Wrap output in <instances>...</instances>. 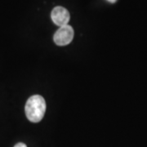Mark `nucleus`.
Returning a JSON list of instances; mask_svg holds the SVG:
<instances>
[{
  "label": "nucleus",
  "instance_id": "obj_1",
  "mask_svg": "<svg viewBox=\"0 0 147 147\" xmlns=\"http://www.w3.org/2000/svg\"><path fill=\"white\" fill-rule=\"evenodd\" d=\"M25 111L27 119L32 123L42 120L46 111V102L40 95H34L27 100Z\"/></svg>",
  "mask_w": 147,
  "mask_h": 147
},
{
  "label": "nucleus",
  "instance_id": "obj_2",
  "mask_svg": "<svg viewBox=\"0 0 147 147\" xmlns=\"http://www.w3.org/2000/svg\"><path fill=\"white\" fill-rule=\"evenodd\" d=\"M74 38V30L69 25L60 27L54 34L53 40L58 46H65L72 42Z\"/></svg>",
  "mask_w": 147,
  "mask_h": 147
},
{
  "label": "nucleus",
  "instance_id": "obj_3",
  "mask_svg": "<svg viewBox=\"0 0 147 147\" xmlns=\"http://www.w3.org/2000/svg\"><path fill=\"white\" fill-rule=\"evenodd\" d=\"M51 18L55 25L61 27L68 25L70 19V15L66 8L58 6L52 11Z\"/></svg>",
  "mask_w": 147,
  "mask_h": 147
},
{
  "label": "nucleus",
  "instance_id": "obj_4",
  "mask_svg": "<svg viewBox=\"0 0 147 147\" xmlns=\"http://www.w3.org/2000/svg\"><path fill=\"white\" fill-rule=\"evenodd\" d=\"M14 147H27L26 145L25 144V143H22V142H19V143H17L15 145V146Z\"/></svg>",
  "mask_w": 147,
  "mask_h": 147
},
{
  "label": "nucleus",
  "instance_id": "obj_5",
  "mask_svg": "<svg viewBox=\"0 0 147 147\" xmlns=\"http://www.w3.org/2000/svg\"><path fill=\"white\" fill-rule=\"evenodd\" d=\"M108 2H110V3H115L117 0H107Z\"/></svg>",
  "mask_w": 147,
  "mask_h": 147
}]
</instances>
